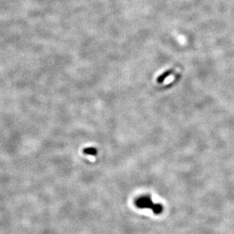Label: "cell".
Segmentation results:
<instances>
[{
  "mask_svg": "<svg viewBox=\"0 0 234 234\" xmlns=\"http://www.w3.org/2000/svg\"><path fill=\"white\" fill-rule=\"evenodd\" d=\"M135 204L137 208L140 209H143V208L152 209L155 214H160L163 211V207L159 204H154L149 195H143L140 198H138L136 200Z\"/></svg>",
  "mask_w": 234,
  "mask_h": 234,
  "instance_id": "cell-1",
  "label": "cell"
},
{
  "mask_svg": "<svg viewBox=\"0 0 234 234\" xmlns=\"http://www.w3.org/2000/svg\"><path fill=\"white\" fill-rule=\"evenodd\" d=\"M84 153L87 155H91V156H96L97 154V150L94 148H87L84 149Z\"/></svg>",
  "mask_w": 234,
  "mask_h": 234,
  "instance_id": "cell-2",
  "label": "cell"
}]
</instances>
